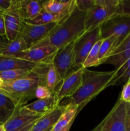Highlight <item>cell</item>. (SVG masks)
<instances>
[{
    "label": "cell",
    "instance_id": "8",
    "mask_svg": "<svg viewBox=\"0 0 130 131\" xmlns=\"http://www.w3.org/2000/svg\"><path fill=\"white\" fill-rule=\"evenodd\" d=\"M57 24L54 23L45 24H33L23 21L19 36L25 41L29 48L48 38Z\"/></svg>",
    "mask_w": 130,
    "mask_h": 131
},
{
    "label": "cell",
    "instance_id": "6",
    "mask_svg": "<svg viewBox=\"0 0 130 131\" xmlns=\"http://www.w3.org/2000/svg\"><path fill=\"white\" fill-rule=\"evenodd\" d=\"M32 72L38 76V85L46 87L56 95L62 79L54 65L53 57L37 64Z\"/></svg>",
    "mask_w": 130,
    "mask_h": 131
},
{
    "label": "cell",
    "instance_id": "38",
    "mask_svg": "<svg viewBox=\"0 0 130 131\" xmlns=\"http://www.w3.org/2000/svg\"><path fill=\"white\" fill-rule=\"evenodd\" d=\"M74 120H73V121L71 122L70 123V124H69L68 125H67L66 127H65L64 128H63V129H61V130H59V131H69V130H70V128H71V125H72L73 123Z\"/></svg>",
    "mask_w": 130,
    "mask_h": 131
},
{
    "label": "cell",
    "instance_id": "14",
    "mask_svg": "<svg viewBox=\"0 0 130 131\" xmlns=\"http://www.w3.org/2000/svg\"><path fill=\"white\" fill-rule=\"evenodd\" d=\"M25 108V106H17L15 112L8 120L4 124L5 131L22 127L33 122L43 116Z\"/></svg>",
    "mask_w": 130,
    "mask_h": 131
},
{
    "label": "cell",
    "instance_id": "4",
    "mask_svg": "<svg viewBox=\"0 0 130 131\" xmlns=\"http://www.w3.org/2000/svg\"><path fill=\"white\" fill-rule=\"evenodd\" d=\"M119 3V0H95L93 6L86 12L85 32L99 27L116 14Z\"/></svg>",
    "mask_w": 130,
    "mask_h": 131
},
{
    "label": "cell",
    "instance_id": "29",
    "mask_svg": "<svg viewBox=\"0 0 130 131\" xmlns=\"http://www.w3.org/2000/svg\"><path fill=\"white\" fill-rule=\"evenodd\" d=\"M116 14H122L130 17V0H119Z\"/></svg>",
    "mask_w": 130,
    "mask_h": 131
},
{
    "label": "cell",
    "instance_id": "42",
    "mask_svg": "<svg viewBox=\"0 0 130 131\" xmlns=\"http://www.w3.org/2000/svg\"><path fill=\"white\" fill-rule=\"evenodd\" d=\"M128 81L129 82V83H130V78H129V81Z\"/></svg>",
    "mask_w": 130,
    "mask_h": 131
},
{
    "label": "cell",
    "instance_id": "12",
    "mask_svg": "<svg viewBox=\"0 0 130 131\" xmlns=\"http://www.w3.org/2000/svg\"><path fill=\"white\" fill-rule=\"evenodd\" d=\"M75 42H71L57 51L53 56V63L60 76L63 79L73 70L76 65V56L74 49Z\"/></svg>",
    "mask_w": 130,
    "mask_h": 131
},
{
    "label": "cell",
    "instance_id": "1",
    "mask_svg": "<svg viewBox=\"0 0 130 131\" xmlns=\"http://www.w3.org/2000/svg\"><path fill=\"white\" fill-rule=\"evenodd\" d=\"M115 71L96 72L84 69L82 83L79 90L70 98L60 102L61 106L68 104L83 107L92 99L107 88V86L114 76Z\"/></svg>",
    "mask_w": 130,
    "mask_h": 131
},
{
    "label": "cell",
    "instance_id": "13",
    "mask_svg": "<svg viewBox=\"0 0 130 131\" xmlns=\"http://www.w3.org/2000/svg\"><path fill=\"white\" fill-rule=\"evenodd\" d=\"M84 68H77L69 73L62 80L56 96L61 102L63 99L72 97L80 88L82 83Z\"/></svg>",
    "mask_w": 130,
    "mask_h": 131
},
{
    "label": "cell",
    "instance_id": "9",
    "mask_svg": "<svg viewBox=\"0 0 130 131\" xmlns=\"http://www.w3.org/2000/svg\"><path fill=\"white\" fill-rule=\"evenodd\" d=\"M102 39L101 36L100 27L86 31L75 42L74 49L76 56V65L82 67L88 54L94 45Z\"/></svg>",
    "mask_w": 130,
    "mask_h": 131
},
{
    "label": "cell",
    "instance_id": "33",
    "mask_svg": "<svg viewBox=\"0 0 130 131\" xmlns=\"http://www.w3.org/2000/svg\"><path fill=\"white\" fill-rule=\"evenodd\" d=\"M13 0H0V12L5 11L11 6Z\"/></svg>",
    "mask_w": 130,
    "mask_h": 131
},
{
    "label": "cell",
    "instance_id": "11",
    "mask_svg": "<svg viewBox=\"0 0 130 131\" xmlns=\"http://www.w3.org/2000/svg\"><path fill=\"white\" fill-rule=\"evenodd\" d=\"M57 50V47L50 42L48 37L42 42L28 48L14 58L39 63L53 57Z\"/></svg>",
    "mask_w": 130,
    "mask_h": 131
},
{
    "label": "cell",
    "instance_id": "30",
    "mask_svg": "<svg viewBox=\"0 0 130 131\" xmlns=\"http://www.w3.org/2000/svg\"><path fill=\"white\" fill-rule=\"evenodd\" d=\"M95 0H75L76 6L84 12H87L94 4Z\"/></svg>",
    "mask_w": 130,
    "mask_h": 131
},
{
    "label": "cell",
    "instance_id": "40",
    "mask_svg": "<svg viewBox=\"0 0 130 131\" xmlns=\"http://www.w3.org/2000/svg\"><path fill=\"white\" fill-rule=\"evenodd\" d=\"M3 82H4V81L1 78H0V86H1L3 83Z\"/></svg>",
    "mask_w": 130,
    "mask_h": 131
},
{
    "label": "cell",
    "instance_id": "32",
    "mask_svg": "<svg viewBox=\"0 0 130 131\" xmlns=\"http://www.w3.org/2000/svg\"><path fill=\"white\" fill-rule=\"evenodd\" d=\"M129 78H130V65H129L128 68L126 69L125 72L121 75V78L113 83V86H119V85H122V84L124 85V84H126L127 82H128Z\"/></svg>",
    "mask_w": 130,
    "mask_h": 131
},
{
    "label": "cell",
    "instance_id": "24",
    "mask_svg": "<svg viewBox=\"0 0 130 131\" xmlns=\"http://www.w3.org/2000/svg\"><path fill=\"white\" fill-rule=\"evenodd\" d=\"M28 46L25 41L19 36L14 40L9 42L6 48L2 51L0 56H8V57H16L17 55L22 52L28 49Z\"/></svg>",
    "mask_w": 130,
    "mask_h": 131
},
{
    "label": "cell",
    "instance_id": "3",
    "mask_svg": "<svg viewBox=\"0 0 130 131\" xmlns=\"http://www.w3.org/2000/svg\"><path fill=\"white\" fill-rule=\"evenodd\" d=\"M38 86V76L31 72L25 78L4 81L0 86V92L11 99L17 106L22 107L28 101L35 98Z\"/></svg>",
    "mask_w": 130,
    "mask_h": 131
},
{
    "label": "cell",
    "instance_id": "41",
    "mask_svg": "<svg viewBox=\"0 0 130 131\" xmlns=\"http://www.w3.org/2000/svg\"><path fill=\"white\" fill-rule=\"evenodd\" d=\"M52 128H51V129H47V130H45V131H51V130H52Z\"/></svg>",
    "mask_w": 130,
    "mask_h": 131
},
{
    "label": "cell",
    "instance_id": "10",
    "mask_svg": "<svg viewBox=\"0 0 130 131\" xmlns=\"http://www.w3.org/2000/svg\"><path fill=\"white\" fill-rule=\"evenodd\" d=\"M0 14L5 20L6 38L11 42L20 35L24 21L20 13V0H13L10 8Z\"/></svg>",
    "mask_w": 130,
    "mask_h": 131
},
{
    "label": "cell",
    "instance_id": "39",
    "mask_svg": "<svg viewBox=\"0 0 130 131\" xmlns=\"http://www.w3.org/2000/svg\"><path fill=\"white\" fill-rule=\"evenodd\" d=\"M0 131H5V127H4L3 125H1V124H0Z\"/></svg>",
    "mask_w": 130,
    "mask_h": 131
},
{
    "label": "cell",
    "instance_id": "7",
    "mask_svg": "<svg viewBox=\"0 0 130 131\" xmlns=\"http://www.w3.org/2000/svg\"><path fill=\"white\" fill-rule=\"evenodd\" d=\"M127 103L119 99L104 120L91 131H126Z\"/></svg>",
    "mask_w": 130,
    "mask_h": 131
},
{
    "label": "cell",
    "instance_id": "15",
    "mask_svg": "<svg viewBox=\"0 0 130 131\" xmlns=\"http://www.w3.org/2000/svg\"><path fill=\"white\" fill-rule=\"evenodd\" d=\"M130 58V34L117 46L115 49L105 60L103 63L111 64L117 70Z\"/></svg>",
    "mask_w": 130,
    "mask_h": 131
},
{
    "label": "cell",
    "instance_id": "25",
    "mask_svg": "<svg viewBox=\"0 0 130 131\" xmlns=\"http://www.w3.org/2000/svg\"><path fill=\"white\" fill-rule=\"evenodd\" d=\"M117 40L115 35H112L103 40L99 52V64H103L105 60L110 56L115 47Z\"/></svg>",
    "mask_w": 130,
    "mask_h": 131
},
{
    "label": "cell",
    "instance_id": "28",
    "mask_svg": "<svg viewBox=\"0 0 130 131\" xmlns=\"http://www.w3.org/2000/svg\"><path fill=\"white\" fill-rule=\"evenodd\" d=\"M54 94L52 93L49 90L43 86L38 85L35 92V97L38 99H43L52 97Z\"/></svg>",
    "mask_w": 130,
    "mask_h": 131
},
{
    "label": "cell",
    "instance_id": "36",
    "mask_svg": "<svg viewBox=\"0 0 130 131\" xmlns=\"http://www.w3.org/2000/svg\"><path fill=\"white\" fill-rule=\"evenodd\" d=\"M126 131H130V103H127V115L126 120Z\"/></svg>",
    "mask_w": 130,
    "mask_h": 131
},
{
    "label": "cell",
    "instance_id": "37",
    "mask_svg": "<svg viewBox=\"0 0 130 131\" xmlns=\"http://www.w3.org/2000/svg\"><path fill=\"white\" fill-rule=\"evenodd\" d=\"M8 43L9 42L6 38H4L3 37H0V55L1 54L2 51L6 48Z\"/></svg>",
    "mask_w": 130,
    "mask_h": 131
},
{
    "label": "cell",
    "instance_id": "26",
    "mask_svg": "<svg viewBox=\"0 0 130 131\" xmlns=\"http://www.w3.org/2000/svg\"><path fill=\"white\" fill-rule=\"evenodd\" d=\"M103 38L99 40L93 47L89 53L88 54L86 59L84 61L83 63L82 67L84 69L87 68L91 67L94 66H98L100 65L99 64V49H100L101 45L102 42H103Z\"/></svg>",
    "mask_w": 130,
    "mask_h": 131
},
{
    "label": "cell",
    "instance_id": "2",
    "mask_svg": "<svg viewBox=\"0 0 130 131\" xmlns=\"http://www.w3.org/2000/svg\"><path fill=\"white\" fill-rule=\"evenodd\" d=\"M85 15L86 12L75 6L72 12L52 29L48 36L50 42L57 49L75 42L85 32Z\"/></svg>",
    "mask_w": 130,
    "mask_h": 131
},
{
    "label": "cell",
    "instance_id": "17",
    "mask_svg": "<svg viewBox=\"0 0 130 131\" xmlns=\"http://www.w3.org/2000/svg\"><path fill=\"white\" fill-rule=\"evenodd\" d=\"M60 101L56 95L52 97L43 99H38L32 103L25 105V107L35 113L45 115L53 111L59 105Z\"/></svg>",
    "mask_w": 130,
    "mask_h": 131
},
{
    "label": "cell",
    "instance_id": "21",
    "mask_svg": "<svg viewBox=\"0 0 130 131\" xmlns=\"http://www.w3.org/2000/svg\"><path fill=\"white\" fill-rule=\"evenodd\" d=\"M66 107L61 115L57 123L52 127L51 131H59L68 125L75 119L76 114L79 111V107L76 105H66Z\"/></svg>",
    "mask_w": 130,
    "mask_h": 131
},
{
    "label": "cell",
    "instance_id": "31",
    "mask_svg": "<svg viewBox=\"0 0 130 131\" xmlns=\"http://www.w3.org/2000/svg\"><path fill=\"white\" fill-rule=\"evenodd\" d=\"M119 99L127 103H130V83L129 81L124 84Z\"/></svg>",
    "mask_w": 130,
    "mask_h": 131
},
{
    "label": "cell",
    "instance_id": "16",
    "mask_svg": "<svg viewBox=\"0 0 130 131\" xmlns=\"http://www.w3.org/2000/svg\"><path fill=\"white\" fill-rule=\"evenodd\" d=\"M66 107V106L59 105L53 111L40 118L29 131H45L52 128L57 123Z\"/></svg>",
    "mask_w": 130,
    "mask_h": 131
},
{
    "label": "cell",
    "instance_id": "20",
    "mask_svg": "<svg viewBox=\"0 0 130 131\" xmlns=\"http://www.w3.org/2000/svg\"><path fill=\"white\" fill-rule=\"evenodd\" d=\"M42 9V1H20V13L23 20H31L39 14Z\"/></svg>",
    "mask_w": 130,
    "mask_h": 131
},
{
    "label": "cell",
    "instance_id": "35",
    "mask_svg": "<svg viewBox=\"0 0 130 131\" xmlns=\"http://www.w3.org/2000/svg\"><path fill=\"white\" fill-rule=\"evenodd\" d=\"M39 119V118H38ZM38 120H35L34 122H33L31 123V124H28V125H25L24 127H22L20 128H17V129H13V130H6V131H29L31 129L33 128V127L34 126V125L35 124V123L36 122V121Z\"/></svg>",
    "mask_w": 130,
    "mask_h": 131
},
{
    "label": "cell",
    "instance_id": "19",
    "mask_svg": "<svg viewBox=\"0 0 130 131\" xmlns=\"http://www.w3.org/2000/svg\"><path fill=\"white\" fill-rule=\"evenodd\" d=\"M37 64L17 58L0 56V72L15 69L33 70Z\"/></svg>",
    "mask_w": 130,
    "mask_h": 131
},
{
    "label": "cell",
    "instance_id": "22",
    "mask_svg": "<svg viewBox=\"0 0 130 131\" xmlns=\"http://www.w3.org/2000/svg\"><path fill=\"white\" fill-rule=\"evenodd\" d=\"M17 106L12 100L0 92V124L4 125L12 116Z\"/></svg>",
    "mask_w": 130,
    "mask_h": 131
},
{
    "label": "cell",
    "instance_id": "34",
    "mask_svg": "<svg viewBox=\"0 0 130 131\" xmlns=\"http://www.w3.org/2000/svg\"><path fill=\"white\" fill-rule=\"evenodd\" d=\"M0 36L6 37V28L5 23L3 15L0 14Z\"/></svg>",
    "mask_w": 130,
    "mask_h": 131
},
{
    "label": "cell",
    "instance_id": "18",
    "mask_svg": "<svg viewBox=\"0 0 130 131\" xmlns=\"http://www.w3.org/2000/svg\"><path fill=\"white\" fill-rule=\"evenodd\" d=\"M76 6L75 0L57 1L48 0L42 1V8L46 11L55 14L68 15Z\"/></svg>",
    "mask_w": 130,
    "mask_h": 131
},
{
    "label": "cell",
    "instance_id": "27",
    "mask_svg": "<svg viewBox=\"0 0 130 131\" xmlns=\"http://www.w3.org/2000/svg\"><path fill=\"white\" fill-rule=\"evenodd\" d=\"M32 70L29 69H15L0 72V78L4 81H12L21 79L28 76L31 73Z\"/></svg>",
    "mask_w": 130,
    "mask_h": 131
},
{
    "label": "cell",
    "instance_id": "23",
    "mask_svg": "<svg viewBox=\"0 0 130 131\" xmlns=\"http://www.w3.org/2000/svg\"><path fill=\"white\" fill-rule=\"evenodd\" d=\"M68 15H62V14H52V13L46 11L42 8L40 12L35 18L31 20H24V21L33 24H45L54 23H59Z\"/></svg>",
    "mask_w": 130,
    "mask_h": 131
},
{
    "label": "cell",
    "instance_id": "5",
    "mask_svg": "<svg viewBox=\"0 0 130 131\" xmlns=\"http://www.w3.org/2000/svg\"><path fill=\"white\" fill-rule=\"evenodd\" d=\"M99 27L101 36L103 39L112 35H115L117 37L114 51L130 34V17L122 14H115Z\"/></svg>",
    "mask_w": 130,
    "mask_h": 131
}]
</instances>
